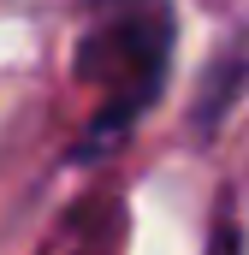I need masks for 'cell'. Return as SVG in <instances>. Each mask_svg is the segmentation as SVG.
<instances>
[{
	"mask_svg": "<svg viewBox=\"0 0 249 255\" xmlns=\"http://www.w3.org/2000/svg\"><path fill=\"white\" fill-rule=\"evenodd\" d=\"M208 255H244V238H238V226H232V220H220V226H214Z\"/></svg>",
	"mask_w": 249,
	"mask_h": 255,
	"instance_id": "7a4b0ae2",
	"label": "cell"
},
{
	"mask_svg": "<svg viewBox=\"0 0 249 255\" xmlns=\"http://www.w3.org/2000/svg\"><path fill=\"white\" fill-rule=\"evenodd\" d=\"M172 6L166 0H83L77 42H71V71L95 95V113L83 130V154L113 148L142 107L160 95L166 60H172Z\"/></svg>",
	"mask_w": 249,
	"mask_h": 255,
	"instance_id": "6da1fadb",
	"label": "cell"
}]
</instances>
